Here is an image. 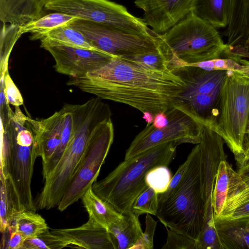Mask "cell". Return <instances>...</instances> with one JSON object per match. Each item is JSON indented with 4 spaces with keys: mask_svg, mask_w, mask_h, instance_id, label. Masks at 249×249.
I'll list each match as a JSON object with an SVG mask.
<instances>
[{
    "mask_svg": "<svg viewBox=\"0 0 249 249\" xmlns=\"http://www.w3.org/2000/svg\"><path fill=\"white\" fill-rule=\"evenodd\" d=\"M160 37L170 70L219 58L227 46L215 27L191 11Z\"/></svg>",
    "mask_w": 249,
    "mask_h": 249,
    "instance_id": "5b68a950",
    "label": "cell"
},
{
    "mask_svg": "<svg viewBox=\"0 0 249 249\" xmlns=\"http://www.w3.org/2000/svg\"><path fill=\"white\" fill-rule=\"evenodd\" d=\"M4 92L6 101L14 106L19 107L23 104L21 95L11 79L8 70L5 73Z\"/></svg>",
    "mask_w": 249,
    "mask_h": 249,
    "instance_id": "8d00e7d4",
    "label": "cell"
},
{
    "mask_svg": "<svg viewBox=\"0 0 249 249\" xmlns=\"http://www.w3.org/2000/svg\"><path fill=\"white\" fill-rule=\"evenodd\" d=\"M239 63L243 66L241 72L249 78V60L247 59H242Z\"/></svg>",
    "mask_w": 249,
    "mask_h": 249,
    "instance_id": "7bdbcfd3",
    "label": "cell"
},
{
    "mask_svg": "<svg viewBox=\"0 0 249 249\" xmlns=\"http://www.w3.org/2000/svg\"><path fill=\"white\" fill-rule=\"evenodd\" d=\"M44 9L104 24L131 34H156L142 18L135 17L124 6L110 0H46Z\"/></svg>",
    "mask_w": 249,
    "mask_h": 249,
    "instance_id": "52a82bcc",
    "label": "cell"
},
{
    "mask_svg": "<svg viewBox=\"0 0 249 249\" xmlns=\"http://www.w3.org/2000/svg\"><path fill=\"white\" fill-rule=\"evenodd\" d=\"M188 165L186 160L178 168L172 177L168 189L164 192L158 194L159 203H161L170 196L177 189L182 179Z\"/></svg>",
    "mask_w": 249,
    "mask_h": 249,
    "instance_id": "f35d334b",
    "label": "cell"
},
{
    "mask_svg": "<svg viewBox=\"0 0 249 249\" xmlns=\"http://www.w3.org/2000/svg\"><path fill=\"white\" fill-rule=\"evenodd\" d=\"M139 216L132 212L124 214L121 220L109 226L116 249H132L141 238L143 232Z\"/></svg>",
    "mask_w": 249,
    "mask_h": 249,
    "instance_id": "44dd1931",
    "label": "cell"
},
{
    "mask_svg": "<svg viewBox=\"0 0 249 249\" xmlns=\"http://www.w3.org/2000/svg\"><path fill=\"white\" fill-rule=\"evenodd\" d=\"M114 139L111 118L102 122L86 149L81 162L58 205L63 212L81 198L96 181Z\"/></svg>",
    "mask_w": 249,
    "mask_h": 249,
    "instance_id": "9c48e42d",
    "label": "cell"
},
{
    "mask_svg": "<svg viewBox=\"0 0 249 249\" xmlns=\"http://www.w3.org/2000/svg\"><path fill=\"white\" fill-rule=\"evenodd\" d=\"M194 0H136L143 11L142 19L155 33L162 34L185 18L191 11Z\"/></svg>",
    "mask_w": 249,
    "mask_h": 249,
    "instance_id": "4fadbf2b",
    "label": "cell"
},
{
    "mask_svg": "<svg viewBox=\"0 0 249 249\" xmlns=\"http://www.w3.org/2000/svg\"><path fill=\"white\" fill-rule=\"evenodd\" d=\"M41 45H60L73 48L100 51L80 31L65 25L41 35L38 38Z\"/></svg>",
    "mask_w": 249,
    "mask_h": 249,
    "instance_id": "603a6c76",
    "label": "cell"
},
{
    "mask_svg": "<svg viewBox=\"0 0 249 249\" xmlns=\"http://www.w3.org/2000/svg\"><path fill=\"white\" fill-rule=\"evenodd\" d=\"M233 170L227 160H223L220 162L212 196L214 218L220 216L224 208Z\"/></svg>",
    "mask_w": 249,
    "mask_h": 249,
    "instance_id": "4316f807",
    "label": "cell"
},
{
    "mask_svg": "<svg viewBox=\"0 0 249 249\" xmlns=\"http://www.w3.org/2000/svg\"><path fill=\"white\" fill-rule=\"evenodd\" d=\"M158 193L148 186L135 199L131 207V212L138 216L144 213L156 216L158 209Z\"/></svg>",
    "mask_w": 249,
    "mask_h": 249,
    "instance_id": "f546056e",
    "label": "cell"
},
{
    "mask_svg": "<svg viewBox=\"0 0 249 249\" xmlns=\"http://www.w3.org/2000/svg\"><path fill=\"white\" fill-rule=\"evenodd\" d=\"M178 145L175 142L165 143L124 160L106 178L95 181L93 191L119 213H131L134 200L148 187L147 172L157 166H168Z\"/></svg>",
    "mask_w": 249,
    "mask_h": 249,
    "instance_id": "277c9868",
    "label": "cell"
},
{
    "mask_svg": "<svg viewBox=\"0 0 249 249\" xmlns=\"http://www.w3.org/2000/svg\"><path fill=\"white\" fill-rule=\"evenodd\" d=\"M142 118L147 123V124H152L153 122L154 116L150 112H145L143 113Z\"/></svg>",
    "mask_w": 249,
    "mask_h": 249,
    "instance_id": "ee69618b",
    "label": "cell"
},
{
    "mask_svg": "<svg viewBox=\"0 0 249 249\" xmlns=\"http://www.w3.org/2000/svg\"><path fill=\"white\" fill-rule=\"evenodd\" d=\"M0 230L2 233L9 226L13 216L21 210L18 199L9 180L1 176H0Z\"/></svg>",
    "mask_w": 249,
    "mask_h": 249,
    "instance_id": "484cf974",
    "label": "cell"
},
{
    "mask_svg": "<svg viewBox=\"0 0 249 249\" xmlns=\"http://www.w3.org/2000/svg\"><path fill=\"white\" fill-rule=\"evenodd\" d=\"M166 229V243L161 248L162 249H196L195 240L168 228Z\"/></svg>",
    "mask_w": 249,
    "mask_h": 249,
    "instance_id": "e575fe53",
    "label": "cell"
},
{
    "mask_svg": "<svg viewBox=\"0 0 249 249\" xmlns=\"http://www.w3.org/2000/svg\"><path fill=\"white\" fill-rule=\"evenodd\" d=\"M248 215L249 179L243 180L239 174L233 170L226 203L217 218L233 219Z\"/></svg>",
    "mask_w": 249,
    "mask_h": 249,
    "instance_id": "ac0fdd59",
    "label": "cell"
},
{
    "mask_svg": "<svg viewBox=\"0 0 249 249\" xmlns=\"http://www.w3.org/2000/svg\"><path fill=\"white\" fill-rule=\"evenodd\" d=\"M168 122V117L166 113L160 112L154 116L152 124L155 128L160 129L165 126Z\"/></svg>",
    "mask_w": 249,
    "mask_h": 249,
    "instance_id": "ab89813d",
    "label": "cell"
},
{
    "mask_svg": "<svg viewBox=\"0 0 249 249\" xmlns=\"http://www.w3.org/2000/svg\"><path fill=\"white\" fill-rule=\"evenodd\" d=\"M81 199L88 213L89 219L107 231L110 226L119 221L123 217L122 214L97 195L92 187L85 193Z\"/></svg>",
    "mask_w": 249,
    "mask_h": 249,
    "instance_id": "ffe728a7",
    "label": "cell"
},
{
    "mask_svg": "<svg viewBox=\"0 0 249 249\" xmlns=\"http://www.w3.org/2000/svg\"><path fill=\"white\" fill-rule=\"evenodd\" d=\"M168 124L158 129L147 124L133 140L126 151L124 160L131 158L165 143L175 142L198 144L201 141V124L183 111L171 106L165 112Z\"/></svg>",
    "mask_w": 249,
    "mask_h": 249,
    "instance_id": "30bf717a",
    "label": "cell"
},
{
    "mask_svg": "<svg viewBox=\"0 0 249 249\" xmlns=\"http://www.w3.org/2000/svg\"><path fill=\"white\" fill-rule=\"evenodd\" d=\"M184 66H196L209 71L225 70L241 71L243 69V66L236 61L221 56L218 58L186 64Z\"/></svg>",
    "mask_w": 249,
    "mask_h": 249,
    "instance_id": "836d02e7",
    "label": "cell"
},
{
    "mask_svg": "<svg viewBox=\"0 0 249 249\" xmlns=\"http://www.w3.org/2000/svg\"><path fill=\"white\" fill-rule=\"evenodd\" d=\"M36 0H0L2 23L24 26L43 16Z\"/></svg>",
    "mask_w": 249,
    "mask_h": 249,
    "instance_id": "d6986e66",
    "label": "cell"
},
{
    "mask_svg": "<svg viewBox=\"0 0 249 249\" xmlns=\"http://www.w3.org/2000/svg\"><path fill=\"white\" fill-rule=\"evenodd\" d=\"M66 241L69 247L87 249H116L111 234L100 225L90 219L80 227L51 231Z\"/></svg>",
    "mask_w": 249,
    "mask_h": 249,
    "instance_id": "9a60e30c",
    "label": "cell"
},
{
    "mask_svg": "<svg viewBox=\"0 0 249 249\" xmlns=\"http://www.w3.org/2000/svg\"><path fill=\"white\" fill-rule=\"evenodd\" d=\"M186 160L182 179L174 192L159 203L156 216L166 228L196 241L206 223L214 219L212 196L218 164L201 152L198 143Z\"/></svg>",
    "mask_w": 249,
    "mask_h": 249,
    "instance_id": "7a4b0ae2",
    "label": "cell"
},
{
    "mask_svg": "<svg viewBox=\"0 0 249 249\" xmlns=\"http://www.w3.org/2000/svg\"><path fill=\"white\" fill-rule=\"evenodd\" d=\"M36 1L37 2L40 9L43 11L45 3L46 1V0H36Z\"/></svg>",
    "mask_w": 249,
    "mask_h": 249,
    "instance_id": "f6af8a7d",
    "label": "cell"
},
{
    "mask_svg": "<svg viewBox=\"0 0 249 249\" xmlns=\"http://www.w3.org/2000/svg\"><path fill=\"white\" fill-rule=\"evenodd\" d=\"M243 149L245 165L249 161V117L245 134Z\"/></svg>",
    "mask_w": 249,
    "mask_h": 249,
    "instance_id": "60d3db41",
    "label": "cell"
},
{
    "mask_svg": "<svg viewBox=\"0 0 249 249\" xmlns=\"http://www.w3.org/2000/svg\"><path fill=\"white\" fill-rule=\"evenodd\" d=\"M172 178V174L168 166L160 165L147 172L145 181L148 186L153 188L158 194H161L168 189Z\"/></svg>",
    "mask_w": 249,
    "mask_h": 249,
    "instance_id": "4dcf8cb0",
    "label": "cell"
},
{
    "mask_svg": "<svg viewBox=\"0 0 249 249\" xmlns=\"http://www.w3.org/2000/svg\"><path fill=\"white\" fill-rule=\"evenodd\" d=\"M0 31L1 74L8 70L7 62L11 52L17 40L22 36L20 27L12 24L2 23Z\"/></svg>",
    "mask_w": 249,
    "mask_h": 249,
    "instance_id": "83f0119b",
    "label": "cell"
},
{
    "mask_svg": "<svg viewBox=\"0 0 249 249\" xmlns=\"http://www.w3.org/2000/svg\"><path fill=\"white\" fill-rule=\"evenodd\" d=\"M157 221L150 214L145 217V229L142 236L132 249H153L154 248V235Z\"/></svg>",
    "mask_w": 249,
    "mask_h": 249,
    "instance_id": "d590c367",
    "label": "cell"
},
{
    "mask_svg": "<svg viewBox=\"0 0 249 249\" xmlns=\"http://www.w3.org/2000/svg\"><path fill=\"white\" fill-rule=\"evenodd\" d=\"M34 137L37 157L42 160V172L54 154L59 158L65 150L73 130L71 105L66 104L50 117L39 121L28 118Z\"/></svg>",
    "mask_w": 249,
    "mask_h": 249,
    "instance_id": "8fae6325",
    "label": "cell"
},
{
    "mask_svg": "<svg viewBox=\"0 0 249 249\" xmlns=\"http://www.w3.org/2000/svg\"><path fill=\"white\" fill-rule=\"evenodd\" d=\"M101 99L127 105L154 116L165 112L184 84L171 70L156 71L119 56L102 68L67 83Z\"/></svg>",
    "mask_w": 249,
    "mask_h": 249,
    "instance_id": "6da1fadb",
    "label": "cell"
},
{
    "mask_svg": "<svg viewBox=\"0 0 249 249\" xmlns=\"http://www.w3.org/2000/svg\"><path fill=\"white\" fill-rule=\"evenodd\" d=\"M231 0H194L191 12L214 27L223 28L228 23Z\"/></svg>",
    "mask_w": 249,
    "mask_h": 249,
    "instance_id": "7402d4cb",
    "label": "cell"
},
{
    "mask_svg": "<svg viewBox=\"0 0 249 249\" xmlns=\"http://www.w3.org/2000/svg\"><path fill=\"white\" fill-rule=\"evenodd\" d=\"M237 172L243 180L249 179V161L242 167L239 168Z\"/></svg>",
    "mask_w": 249,
    "mask_h": 249,
    "instance_id": "b9f144b4",
    "label": "cell"
},
{
    "mask_svg": "<svg viewBox=\"0 0 249 249\" xmlns=\"http://www.w3.org/2000/svg\"><path fill=\"white\" fill-rule=\"evenodd\" d=\"M41 48L48 51L55 61L54 68L61 74L71 77L83 75L109 63L113 56L101 51L45 44Z\"/></svg>",
    "mask_w": 249,
    "mask_h": 249,
    "instance_id": "7c38bea8",
    "label": "cell"
},
{
    "mask_svg": "<svg viewBox=\"0 0 249 249\" xmlns=\"http://www.w3.org/2000/svg\"><path fill=\"white\" fill-rule=\"evenodd\" d=\"M227 26L226 45L249 51V0H231Z\"/></svg>",
    "mask_w": 249,
    "mask_h": 249,
    "instance_id": "2e32d148",
    "label": "cell"
},
{
    "mask_svg": "<svg viewBox=\"0 0 249 249\" xmlns=\"http://www.w3.org/2000/svg\"><path fill=\"white\" fill-rule=\"evenodd\" d=\"M171 71L184 84V89L173 102L186 100L199 94L220 92L228 71H209L194 66H184Z\"/></svg>",
    "mask_w": 249,
    "mask_h": 249,
    "instance_id": "5bb4252c",
    "label": "cell"
},
{
    "mask_svg": "<svg viewBox=\"0 0 249 249\" xmlns=\"http://www.w3.org/2000/svg\"><path fill=\"white\" fill-rule=\"evenodd\" d=\"M73 130L58 162L46 176L35 202L36 209L50 210L59 204L85 151L100 124L111 118L109 106L93 98L82 105H71Z\"/></svg>",
    "mask_w": 249,
    "mask_h": 249,
    "instance_id": "3957f363",
    "label": "cell"
},
{
    "mask_svg": "<svg viewBox=\"0 0 249 249\" xmlns=\"http://www.w3.org/2000/svg\"><path fill=\"white\" fill-rule=\"evenodd\" d=\"M69 247L68 243L49 229L32 238L26 239L23 249H61Z\"/></svg>",
    "mask_w": 249,
    "mask_h": 249,
    "instance_id": "f1b7e54d",
    "label": "cell"
},
{
    "mask_svg": "<svg viewBox=\"0 0 249 249\" xmlns=\"http://www.w3.org/2000/svg\"><path fill=\"white\" fill-rule=\"evenodd\" d=\"M2 233L1 249H23L26 238L20 233L8 227Z\"/></svg>",
    "mask_w": 249,
    "mask_h": 249,
    "instance_id": "74e56055",
    "label": "cell"
},
{
    "mask_svg": "<svg viewBox=\"0 0 249 249\" xmlns=\"http://www.w3.org/2000/svg\"><path fill=\"white\" fill-rule=\"evenodd\" d=\"M78 18L67 14L54 12L20 27V31L22 35L31 33L30 39L37 40L44 34L60 26L69 25Z\"/></svg>",
    "mask_w": 249,
    "mask_h": 249,
    "instance_id": "cb8c5ba5",
    "label": "cell"
},
{
    "mask_svg": "<svg viewBox=\"0 0 249 249\" xmlns=\"http://www.w3.org/2000/svg\"><path fill=\"white\" fill-rule=\"evenodd\" d=\"M196 249H223L215 227L214 219L205 224L196 240Z\"/></svg>",
    "mask_w": 249,
    "mask_h": 249,
    "instance_id": "1f68e13d",
    "label": "cell"
},
{
    "mask_svg": "<svg viewBox=\"0 0 249 249\" xmlns=\"http://www.w3.org/2000/svg\"><path fill=\"white\" fill-rule=\"evenodd\" d=\"M214 222L223 249H249V215Z\"/></svg>",
    "mask_w": 249,
    "mask_h": 249,
    "instance_id": "e0dca14e",
    "label": "cell"
},
{
    "mask_svg": "<svg viewBox=\"0 0 249 249\" xmlns=\"http://www.w3.org/2000/svg\"><path fill=\"white\" fill-rule=\"evenodd\" d=\"M69 25L81 32L96 48L114 56L126 57L161 51L159 34H131L104 24L80 18Z\"/></svg>",
    "mask_w": 249,
    "mask_h": 249,
    "instance_id": "ba28073f",
    "label": "cell"
},
{
    "mask_svg": "<svg viewBox=\"0 0 249 249\" xmlns=\"http://www.w3.org/2000/svg\"><path fill=\"white\" fill-rule=\"evenodd\" d=\"M8 227L19 232L26 239L36 237L49 229L45 219L32 211L17 213L12 217Z\"/></svg>",
    "mask_w": 249,
    "mask_h": 249,
    "instance_id": "d4e9b609",
    "label": "cell"
},
{
    "mask_svg": "<svg viewBox=\"0 0 249 249\" xmlns=\"http://www.w3.org/2000/svg\"><path fill=\"white\" fill-rule=\"evenodd\" d=\"M124 58L138 62L142 65L151 70L156 71L170 70L168 67V60L161 49L160 52L155 53Z\"/></svg>",
    "mask_w": 249,
    "mask_h": 249,
    "instance_id": "d6a6232c",
    "label": "cell"
},
{
    "mask_svg": "<svg viewBox=\"0 0 249 249\" xmlns=\"http://www.w3.org/2000/svg\"><path fill=\"white\" fill-rule=\"evenodd\" d=\"M249 117V78L241 71H228L221 90L214 131L233 153L239 168L245 165L243 143Z\"/></svg>",
    "mask_w": 249,
    "mask_h": 249,
    "instance_id": "8992f818",
    "label": "cell"
}]
</instances>
